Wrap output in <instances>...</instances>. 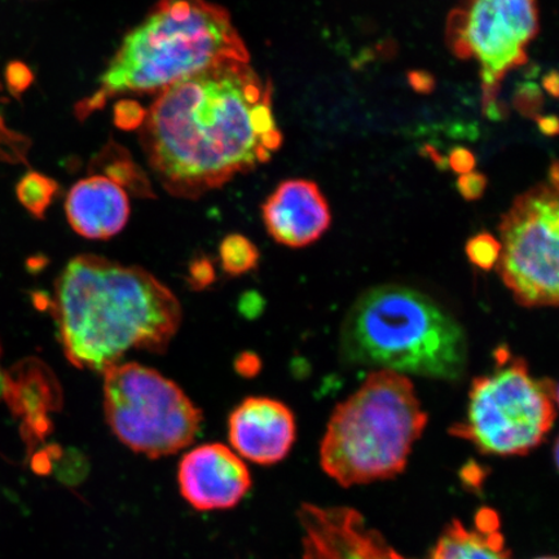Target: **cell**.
Wrapping results in <instances>:
<instances>
[{"label": "cell", "mask_w": 559, "mask_h": 559, "mask_svg": "<svg viewBox=\"0 0 559 559\" xmlns=\"http://www.w3.org/2000/svg\"><path fill=\"white\" fill-rule=\"evenodd\" d=\"M140 139L160 186L187 200L267 164L283 144L271 82L241 61L210 68L159 93Z\"/></svg>", "instance_id": "1"}, {"label": "cell", "mask_w": 559, "mask_h": 559, "mask_svg": "<svg viewBox=\"0 0 559 559\" xmlns=\"http://www.w3.org/2000/svg\"><path fill=\"white\" fill-rule=\"evenodd\" d=\"M50 305L70 365L99 373L131 349L165 353L183 319L177 296L150 271L96 254L68 262Z\"/></svg>", "instance_id": "2"}, {"label": "cell", "mask_w": 559, "mask_h": 559, "mask_svg": "<svg viewBox=\"0 0 559 559\" xmlns=\"http://www.w3.org/2000/svg\"><path fill=\"white\" fill-rule=\"evenodd\" d=\"M250 53L229 12L209 0H159L126 34L94 95L75 105L81 121L121 94L163 93L180 81Z\"/></svg>", "instance_id": "3"}, {"label": "cell", "mask_w": 559, "mask_h": 559, "mask_svg": "<svg viewBox=\"0 0 559 559\" xmlns=\"http://www.w3.org/2000/svg\"><path fill=\"white\" fill-rule=\"evenodd\" d=\"M340 352L352 367L457 381L469 346L463 325L437 300L384 284L355 300L342 323Z\"/></svg>", "instance_id": "4"}, {"label": "cell", "mask_w": 559, "mask_h": 559, "mask_svg": "<svg viewBox=\"0 0 559 559\" xmlns=\"http://www.w3.org/2000/svg\"><path fill=\"white\" fill-rule=\"evenodd\" d=\"M428 421L407 376L374 370L334 408L321 440V467L342 487L394 478Z\"/></svg>", "instance_id": "5"}, {"label": "cell", "mask_w": 559, "mask_h": 559, "mask_svg": "<svg viewBox=\"0 0 559 559\" xmlns=\"http://www.w3.org/2000/svg\"><path fill=\"white\" fill-rule=\"evenodd\" d=\"M496 362L492 372L473 380L466 416L450 435L489 456H524L554 428L557 383L534 379L527 362L508 349L496 354Z\"/></svg>", "instance_id": "6"}, {"label": "cell", "mask_w": 559, "mask_h": 559, "mask_svg": "<svg viewBox=\"0 0 559 559\" xmlns=\"http://www.w3.org/2000/svg\"><path fill=\"white\" fill-rule=\"evenodd\" d=\"M103 374L105 419L130 450L159 459L194 442L204 416L177 383L138 362Z\"/></svg>", "instance_id": "7"}, {"label": "cell", "mask_w": 559, "mask_h": 559, "mask_svg": "<svg viewBox=\"0 0 559 559\" xmlns=\"http://www.w3.org/2000/svg\"><path fill=\"white\" fill-rule=\"evenodd\" d=\"M499 275L526 309L557 307L559 299V202L554 186L522 193L500 222Z\"/></svg>", "instance_id": "8"}, {"label": "cell", "mask_w": 559, "mask_h": 559, "mask_svg": "<svg viewBox=\"0 0 559 559\" xmlns=\"http://www.w3.org/2000/svg\"><path fill=\"white\" fill-rule=\"evenodd\" d=\"M539 33L537 0H466L447 23V44L461 59L479 62L487 114L499 115L502 79L526 64L527 47Z\"/></svg>", "instance_id": "9"}, {"label": "cell", "mask_w": 559, "mask_h": 559, "mask_svg": "<svg viewBox=\"0 0 559 559\" xmlns=\"http://www.w3.org/2000/svg\"><path fill=\"white\" fill-rule=\"evenodd\" d=\"M178 484L188 504L201 512H212L239 506L251 488V475L229 447L209 443L185 454Z\"/></svg>", "instance_id": "10"}, {"label": "cell", "mask_w": 559, "mask_h": 559, "mask_svg": "<svg viewBox=\"0 0 559 559\" xmlns=\"http://www.w3.org/2000/svg\"><path fill=\"white\" fill-rule=\"evenodd\" d=\"M304 559H409L366 526L362 516L347 508L304 506Z\"/></svg>", "instance_id": "11"}, {"label": "cell", "mask_w": 559, "mask_h": 559, "mask_svg": "<svg viewBox=\"0 0 559 559\" xmlns=\"http://www.w3.org/2000/svg\"><path fill=\"white\" fill-rule=\"evenodd\" d=\"M296 437L297 424L292 409L271 397H247L228 418L230 445L254 464L280 463L288 456Z\"/></svg>", "instance_id": "12"}, {"label": "cell", "mask_w": 559, "mask_h": 559, "mask_svg": "<svg viewBox=\"0 0 559 559\" xmlns=\"http://www.w3.org/2000/svg\"><path fill=\"white\" fill-rule=\"evenodd\" d=\"M262 218L272 239L293 249L318 241L332 223L324 194L317 183L306 179L283 181L265 200Z\"/></svg>", "instance_id": "13"}, {"label": "cell", "mask_w": 559, "mask_h": 559, "mask_svg": "<svg viewBox=\"0 0 559 559\" xmlns=\"http://www.w3.org/2000/svg\"><path fill=\"white\" fill-rule=\"evenodd\" d=\"M2 396L21 419V435L32 449L51 435V414L62 407V389L46 362L37 358L19 361L4 373Z\"/></svg>", "instance_id": "14"}, {"label": "cell", "mask_w": 559, "mask_h": 559, "mask_svg": "<svg viewBox=\"0 0 559 559\" xmlns=\"http://www.w3.org/2000/svg\"><path fill=\"white\" fill-rule=\"evenodd\" d=\"M66 213L74 233L88 240H108L128 225L129 195L115 181L93 175L69 191Z\"/></svg>", "instance_id": "15"}, {"label": "cell", "mask_w": 559, "mask_h": 559, "mask_svg": "<svg viewBox=\"0 0 559 559\" xmlns=\"http://www.w3.org/2000/svg\"><path fill=\"white\" fill-rule=\"evenodd\" d=\"M430 559H513L501 534L498 513L489 508L475 515L467 528L453 520L444 530Z\"/></svg>", "instance_id": "16"}, {"label": "cell", "mask_w": 559, "mask_h": 559, "mask_svg": "<svg viewBox=\"0 0 559 559\" xmlns=\"http://www.w3.org/2000/svg\"><path fill=\"white\" fill-rule=\"evenodd\" d=\"M95 165L96 169L104 173L103 177L115 181L124 192L140 199L155 198L150 179L121 146L108 144L102 155L96 157Z\"/></svg>", "instance_id": "17"}, {"label": "cell", "mask_w": 559, "mask_h": 559, "mask_svg": "<svg viewBox=\"0 0 559 559\" xmlns=\"http://www.w3.org/2000/svg\"><path fill=\"white\" fill-rule=\"evenodd\" d=\"M59 185L50 177L37 171H31L20 179L16 195L34 218L44 219L48 207L51 206Z\"/></svg>", "instance_id": "18"}, {"label": "cell", "mask_w": 559, "mask_h": 559, "mask_svg": "<svg viewBox=\"0 0 559 559\" xmlns=\"http://www.w3.org/2000/svg\"><path fill=\"white\" fill-rule=\"evenodd\" d=\"M260 249L239 234L229 235L221 242L219 261L223 271L230 276H241L254 270L260 263Z\"/></svg>", "instance_id": "19"}, {"label": "cell", "mask_w": 559, "mask_h": 559, "mask_svg": "<svg viewBox=\"0 0 559 559\" xmlns=\"http://www.w3.org/2000/svg\"><path fill=\"white\" fill-rule=\"evenodd\" d=\"M501 245L491 234H479L466 243V255L475 267L484 271L496 269L500 260Z\"/></svg>", "instance_id": "20"}, {"label": "cell", "mask_w": 559, "mask_h": 559, "mask_svg": "<svg viewBox=\"0 0 559 559\" xmlns=\"http://www.w3.org/2000/svg\"><path fill=\"white\" fill-rule=\"evenodd\" d=\"M5 85L11 95L19 97L33 85L34 74L32 69L23 61H11L4 70Z\"/></svg>", "instance_id": "21"}, {"label": "cell", "mask_w": 559, "mask_h": 559, "mask_svg": "<svg viewBox=\"0 0 559 559\" xmlns=\"http://www.w3.org/2000/svg\"><path fill=\"white\" fill-rule=\"evenodd\" d=\"M146 110L136 102L122 100L115 107V123L122 130L142 128Z\"/></svg>", "instance_id": "22"}, {"label": "cell", "mask_w": 559, "mask_h": 559, "mask_svg": "<svg viewBox=\"0 0 559 559\" xmlns=\"http://www.w3.org/2000/svg\"><path fill=\"white\" fill-rule=\"evenodd\" d=\"M188 284L193 290H204L212 285L215 280V270L212 262L206 257L195 258L188 269Z\"/></svg>", "instance_id": "23"}, {"label": "cell", "mask_w": 559, "mask_h": 559, "mask_svg": "<svg viewBox=\"0 0 559 559\" xmlns=\"http://www.w3.org/2000/svg\"><path fill=\"white\" fill-rule=\"evenodd\" d=\"M487 187V178L480 173H467L461 175L457 180V190L467 201L478 200L484 195Z\"/></svg>", "instance_id": "24"}, {"label": "cell", "mask_w": 559, "mask_h": 559, "mask_svg": "<svg viewBox=\"0 0 559 559\" xmlns=\"http://www.w3.org/2000/svg\"><path fill=\"white\" fill-rule=\"evenodd\" d=\"M450 165L452 170L461 175L472 173L475 166V157L471 151L459 146V148L451 152Z\"/></svg>", "instance_id": "25"}, {"label": "cell", "mask_w": 559, "mask_h": 559, "mask_svg": "<svg viewBox=\"0 0 559 559\" xmlns=\"http://www.w3.org/2000/svg\"><path fill=\"white\" fill-rule=\"evenodd\" d=\"M235 367L241 376L253 377L261 370V360L254 354L245 353L236 359Z\"/></svg>", "instance_id": "26"}, {"label": "cell", "mask_w": 559, "mask_h": 559, "mask_svg": "<svg viewBox=\"0 0 559 559\" xmlns=\"http://www.w3.org/2000/svg\"><path fill=\"white\" fill-rule=\"evenodd\" d=\"M539 128L545 135H556L558 132L557 118L554 116L540 118Z\"/></svg>", "instance_id": "27"}, {"label": "cell", "mask_w": 559, "mask_h": 559, "mask_svg": "<svg viewBox=\"0 0 559 559\" xmlns=\"http://www.w3.org/2000/svg\"><path fill=\"white\" fill-rule=\"evenodd\" d=\"M544 87L551 96L558 95V74L556 72L549 73L544 79Z\"/></svg>", "instance_id": "28"}, {"label": "cell", "mask_w": 559, "mask_h": 559, "mask_svg": "<svg viewBox=\"0 0 559 559\" xmlns=\"http://www.w3.org/2000/svg\"><path fill=\"white\" fill-rule=\"evenodd\" d=\"M418 76L421 80H418L416 74L411 75L412 85H414L416 90L428 91L432 86L431 81L430 82L426 81L429 79V75L418 73Z\"/></svg>", "instance_id": "29"}, {"label": "cell", "mask_w": 559, "mask_h": 559, "mask_svg": "<svg viewBox=\"0 0 559 559\" xmlns=\"http://www.w3.org/2000/svg\"><path fill=\"white\" fill-rule=\"evenodd\" d=\"M0 355H2V348H0ZM3 383H4V373L2 369H0V396L3 395Z\"/></svg>", "instance_id": "30"}, {"label": "cell", "mask_w": 559, "mask_h": 559, "mask_svg": "<svg viewBox=\"0 0 559 559\" xmlns=\"http://www.w3.org/2000/svg\"><path fill=\"white\" fill-rule=\"evenodd\" d=\"M536 559H557L556 557H542V558H536Z\"/></svg>", "instance_id": "31"}]
</instances>
